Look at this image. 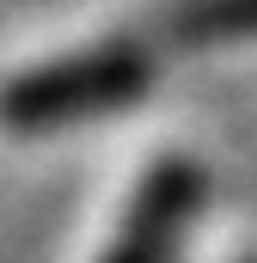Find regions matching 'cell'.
<instances>
[{
    "mask_svg": "<svg viewBox=\"0 0 257 263\" xmlns=\"http://www.w3.org/2000/svg\"><path fill=\"white\" fill-rule=\"evenodd\" d=\"M147 37L159 49H208V43H239L257 37V0H172L153 12Z\"/></svg>",
    "mask_w": 257,
    "mask_h": 263,
    "instance_id": "3",
    "label": "cell"
},
{
    "mask_svg": "<svg viewBox=\"0 0 257 263\" xmlns=\"http://www.w3.org/2000/svg\"><path fill=\"white\" fill-rule=\"evenodd\" d=\"M147 80H153V49L141 43H104L86 55H62L0 86V123L19 135L74 129V123L128 110L147 92Z\"/></svg>",
    "mask_w": 257,
    "mask_h": 263,
    "instance_id": "1",
    "label": "cell"
},
{
    "mask_svg": "<svg viewBox=\"0 0 257 263\" xmlns=\"http://www.w3.org/2000/svg\"><path fill=\"white\" fill-rule=\"evenodd\" d=\"M196 202H202V172H196L190 159L153 165L141 178L135 202H128L123 227H117V245L104 251V263H172Z\"/></svg>",
    "mask_w": 257,
    "mask_h": 263,
    "instance_id": "2",
    "label": "cell"
}]
</instances>
